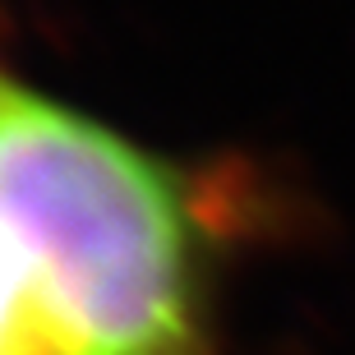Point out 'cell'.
<instances>
[{"label":"cell","instance_id":"6da1fadb","mask_svg":"<svg viewBox=\"0 0 355 355\" xmlns=\"http://www.w3.org/2000/svg\"><path fill=\"white\" fill-rule=\"evenodd\" d=\"M0 355H203L184 194L106 125L0 74Z\"/></svg>","mask_w":355,"mask_h":355}]
</instances>
